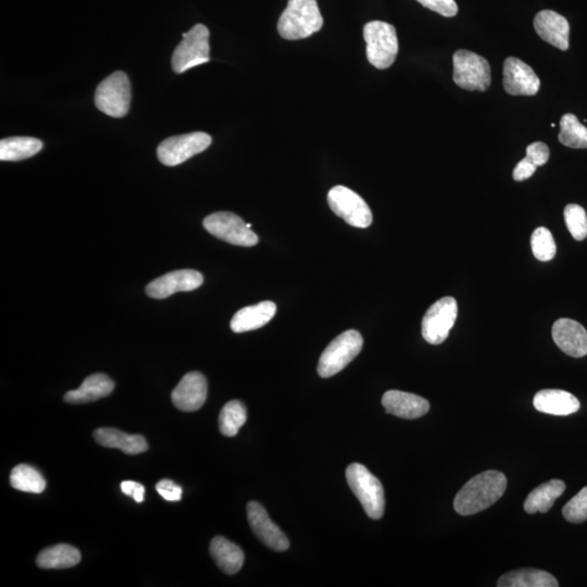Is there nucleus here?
Listing matches in <instances>:
<instances>
[{"instance_id": "1", "label": "nucleus", "mask_w": 587, "mask_h": 587, "mask_svg": "<svg viewBox=\"0 0 587 587\" xmlns=\"http://www.w3.org/2000/svg\"><path fill=\"white\" fill-rule=\"evenodd\" d=\"M507 478L495 470L481 473L465 484L454 501V508L461 516H472L486 511L504 495Z\"/></svg>"}, {"instance_id": "2", "label": "nucleus", "mask_w": 587, "mask_h": 587, "mask_svg": "<svg viewBox=\"0 0 587 587\" xmlns=\"http://www.w3.org/2000/svg\"><path fill=\"white\" fill-rule=\"evenodd\" d=\"M322 27L323 18L317 0H288L277 22L281 38L287 40L307 39Z\"/></svg>"}, {"instance_id": "3", "label": "nucleus", "mask_w": 587, "mask_h": 587, "mask_svg": "<svg viewBox=\"0 0 587 587\" xmlns=\"http://www.w3.org/2000/svg\"><path fill=\"white\" fill-rule=\"evenodd\" d=\"M346 478L350 489L363 504L365 513L371 519L382 518L385 498L382 483L379 478L360 463H353L347 468Z\"/></svg>"}, {"instance_id": "4", "label": "nucleus", "mask_w": 587, "mask_h": 587, "mask_svg": "<svg viewBox=\"0 0 587 587\" xmlns=\"http://www.w3.org/2000/svg\"><path fill=\"white\" fill-rule=\"evenodd\" d=\"M364 38L367 43V58L380 70L390 68L399 54L398 32L394 25L371 22L364 25Z\"/></svg>"}, {"instance_id": "5", "label": "nucleus", "mask_w": 587, "mask_h": 587, "mask_svg": "<svg viewBox=\"0 0 587 587\" xmlns=\"http://www.w3.org/2000/svg\"><path fill=\"white\" fill-rule=\"evenodd\" d=\"M364 338L356 329H348L334 338L321 355L318 373L323 379L333 377L347 367L362 352Z\"/></svg>"}, {"instance_id": "6", "label": "nucleus", "mask_w": 587, "mask_h": 587, "mask_svg": "<svg viewBox=\"0 0 587 587\" xmlns=\"http://www.w3.org/2000/svg\"><path fill=\"white\" fill-rule=\"evenodd\" d=\"M209 30L204 24H196L188 32L183 33L182 42L172 56L175 74H181L194 66L209 63Z\"/></svg>"}, {"instance_id": "7", "label": "nucleus", "mask_w": 587, "mask_h": 587, "mask_svg": "<svg viewBox=\"0 0 587 587\" xmlns=\"http://www.w3.org/2000/svg\"><path fill=\"white\" fill-rule=\"evenodd\" d=\"M131 84L125 72L117 71L97 86V110L112 118H123L130 110Z\"/></svg>"}, {"instance_id": "8", "label": "nucleus", "mask_w": 587, "mask_h": 587, "mask_svg": "<svg viewBox=\"0 0 587 587\" xmlns=\"http://www.w3.org/2000/svg\"><path fill=\"white\" fill-rule=\"evenodd\" d=\"M454 81L462 90L486 92L492 82L491 66L480 55L458 50L454 55Z\"/></svg>"}, {"instance_id": "9", "label": "nucleus", "mask_w": 587, "mask_h": 587, "mask_svg": "<svg viewBox=\"0 0 587 587\" xmlns=\"http://www.w3.org/2000/svg\"><path fill=\"white\" fill-rule=\"evenodd\" d=\"M329 208L337 217L354 228H369L373 221L372 211L362 196L348 188L337 185L328 194Z\"/></svg>"}, {"instance_id": "10", "label": "nucleus", "mask_w": 587, "mask_h": 587, "mask_svg": "<svg viewBox=\"0 0 587 587\" xmlns=\"http://www.w3.org/2000/svg\"><path fill=\"white\" fill-rule=\"evenodd\" d=\"M213 138L207 133L193 132L167 138L158 146L159 162L168 167L179 166L207 149Z\"/></svg>"}, {"instance_id": "11", "label": "nucleus", "mask_w": 587, "mask_h": 587, "mask_svg": "<svg viewBox=\"0 0 587 587\" xmlns=\"http://www.w3.org/2000/svg\"><path fill=\"white\" fill-rule=\"evenodd\" d=\"M204 228L215 238L226 243L251 247L258 244V236L244 220L232 213H215L204 220Z\"/></svg>"}, {"instance_id": "12", "label": "nucleus", "mask_w": 587, "mask_h": 587, "mask_svg": "<svg viewBox=\"0 0 587 587\" xmlns=\"http://www.w3.org/2000/svg\"><path fill=\"white\" fill-rule=\"evenodd\" d=\"M458 316L455 298H441L429 308L422 320V337L432 345L445 342Z\"/></svg>"}, {"instance_id": "13", "label": "nucleus", "mask_w": 587, "mask_h": 587, "mask_svg": "<svg viewBox=\"0 0 587 587\" xmlns=\"http://www.w3.org/2000/svg\"><path fill=\"white\" fill-rule=\"evenodd\" d=\"M247 518L252 532L267 548L276 552H285L290 548L286 535L272 521L259 503L250 502L247 504Z\"/></svg>"}, {"instance_id": "14", "label": "nucleus", "mask_w": 587, "mask_h": 587, "mask_svg": "<svg viewBox=\"0 0 587 587\" xmlns=\"http://www.w3.org/2000/svg\"><path fill=\"white\" fill-rule=\"evenodd\" d=\"M504 87L513 96H534L539 91L540 81L531 66L509 57L504 64Z\"/></svg>"}, {"instance_id": "15", "label": "nucleus", "mask_w": 587, "mask_h": 587, "mask_svg": "<svg viewBox=\"0 0 587 587\" xmlns=\"http://www.w3.org/2000/svg\"><path fill=\"white\" fill-rule=\"evenodd\" d=\"M202 273L195 270H178L167 273L149 283L146 294L154 300H164L179 292H190L203 285Z\"/></svg>"}, {"instance_id": "16", "label": "nucleus", "mask_w": 587, "mask_h": 587, "mask_svg": "<svg viewBox=\"0 0 587 587\" xmlns=\"http://www.w3.org/2000/svg\"><path fill=\"white\" fill-rule=\"evenodd\" d=\"M207 380L200 372H189L180 381L172 391V403L179 410L185 413L202 408L207 399Z\"/></svg>"}, {"instance_id": "17", "label": "nucleus", "mask_w": 587, "mask_h": 587, "mask_svg": "<svg viewBox=\"0 0 587 587\" xmlns=\"http://www.w3.org/2000/svg\"><path fill=\"white\" fill-rule=\"evenodd\" d=\"M552 333L556 345L568 356H586L587 332L582 324L571 319H559L554 323Z\"/></svg>"}, {"instance_id": "18", "label": "nucleus", "mask_w": 587, "mask_h": 587, "mask_svg": "<svg viewBox=\"0 0 587 587\" xmlns=\"http://www.w3.org/2000/svg\"><path fill=\"white\" fill-rule=\"evenodd\" d=\"M534 28L545 42L560 50L569 49L570 25L563 15L552 10H543L535 15Z\"/></svg>"}, {"instance_id": "19", "label": "nucleus", "mask_w": 587, "mask_h": 587, "mask_svg": "<svg viewBox=\"0 0 587 587\" xmlns=\"http://www.w3.org/2000/svg\"><path fill=\"white\" fill-rule=\"evenodd\" d=\"M386 413L401 419H418L429 413L430 404L421 396L401 390H389L383 395Z\"/></svg>"}, {"instance_id": "20", "label": "nucleus", "mask_w": 587, "mask_h": 587, "mask_svg": "<svg viewBox=\"0 0 587 587\" xmlns=\"http://www.w3.org/2000/svg\"><path fill=\"white\" fill-rule=\"evenodd\" d=\"M533 405L539 413L570 416L579 411L581 404L574 395L561 390H543L534 396Z\"/></svg>"}, {"instance_id": "21", "label": "nucleus", "mask_w": 587, "mask_h": 587, "mask_svg": "<svg viewBox=\"0 0 587 587\" xmlns=\"http://www.w3.org/2000/svg\"><path fill=\"white\" fill-rule=\"evenodd\" d=\"M276 305L273 302H262L255 306L240 309L231 320L232 331L245 333L265 327L276 316Z\"/></svg>"}, {"instance_id": "22", "label": "nucleus", "mask_w": 587, "mask_h": 587, "mask_svg": "<svg viewBox=\"0 0 587 587\" xmlns=\"http://www.w3.org/2000/svg\"><path fill=\"white\" fill-rule=\"evenodd\" d=\"M115 390V382L104 373H95L84 380L79 389L70 390L65 395V401L80 405L92 403L107 398Z\"/></svg>"}, {"instance_id": "23", "label": "nucleus", "mask_w": 587, "mask_h": 587, "mask_svg": "<svg viewBox=\"0 0 587 587\" xmlns=\"http://www.w3.org/2000/svg\"><path fill=\"white\" fill-rule=\"evenodd\" d=\"M98 444L108 448H118L127 455H138L148 450V444L142 435L125 434L111 427H102L94 432Z\"/></svg>"}, {"instance_id": "24", "label": "nucleus", "mask_w": 587, "mask_h": 587, "mask_svg": "<svg viewBox=\"0 0 587 587\" xmlns=\"http://www.w3.org/2000/svg\"><path fill=\"white\" fill-rule=\"evenodd\" d=\"M210 554L219 568L226 574H238L243 566V550L225 538L217 537L211 540Z\"/></svg>"}, {"instance_id": "25", "label": "nucleus", "mask_w": 587, "mask_h": 587, "mask_svg": "<svg viewBox=\"0 0 587 587\" xmlns=\"http://www.w3.org/2000/svg\"><path fill=\"white\" fill-rule=\"evenodd\" d=\"M565 489V482L557 478L542 484L529 494L524 502V511L531 514L548 513L554 506L556 499L563 495Z\"/></svg>"}, {"instance_id": "26", "label": "nucleus", "mask_w": 587, "mask_h": 587, "mask_svg": "<svg viewBox=\"0 0 587 587\" xmlns=\"http://www.w3.org/2000/svg\"><path fill=\"white\" fill-rule=\"evenodd\" d=\"M43 142L34 137L14 136L0 142V161L22 162L42 151Z\"/></svg>"}, {"instance_id": "27", "label": "nucleus", "mask_w": 587, "mask_h": 587, "mask_svg": "<svg viewBox=\"0 0 587 587\" xmlns=\"http://www.w3.org/2000/svg\"><path fill=\"white\" fill-rule=\"evenodd\" d=\"M80 561L81 554L74 546L58 544L42 550L36 559V564L43 569H68Z\"/></svg>"}, {"instance_id": "28", "label": "nucleus", "mask_w": 587, "mask_h": 587, "mask_svg": "<svg viewBox=\"0 0 587 587\" xmlns=\"http://www.w3.org/2000/svg\"><path fill=\"white\" fill-rule=\"evenodd\" d=\"M498 587H558V581L546 571L521 569L504 574Z\"/></svg>"}, {"instance_id": "29", "label": "nucleus", "mask_w": 587, "mask_h": 587, "mask_svg": "<svg viewBox=\"0 0 587 587\" xmlns=\"http://www.w3.org/2000/svg\"><path fill=\"white\" fill-rule=\"evenodd\" d=\"M558 140L563 145L574 149L587 148V127L573 113H566L560 120Z\"/></svg>"}, {"instance_id": "30", "label": "nucleus", "mask_w": 587, "mask_h": 587, "mask_svg": "<svg viewBox=\"0 0 587 587\" xmlns=\"http://www.w3.org/2000/svg\"><path fill=\"white\" fill-rule=\"evenodd\" d=\"M247 420L246 407L240 400H231L221 410L219 416L220 432L224 436L233 437L239 434Z\"/></svg>"}, {"instance_id": "31", "label": "nucleus", "mask_w": 587, "mask_h": 587, "mask_svg": "<svg viewBox=\"0 0 587 587\" xmlns=\"http://www.w3.org/2000/svg\"><path fill=\"white\" fill-rule=\"evenodd\" d=\"M12 486L25 493L40 494L46 488V481L42 475L33 467L19 465L13 468L10 476Z\"/></svg>"}, {"instance_id": "32", "label": "nucleus", "mask_w": 587, "mask_h": 587, "mask_svg": "<svg viewBox=\"0 0 587 587\" xmlns=\"http://www.w3.org/2000/svg\"><path fill=\"white\" fill-rule=\"evenodd\" d=\"M531 247L535 258L539 261H550L554 259L556 252H557L553 234L546 228H539L534 231Z\"/></svg>"}, {"instance_id": "33", "label": "nucleus", "mask_w": 587, "mask_h": 587, "mask_svg": "<svg viewBox=\"0 0 587 587\" xmlns=\"http://www.w3.org/2000/svg\"><path fill=\"white\" fill-rule=\"evenodd\" d=\"M565 221L574 240L580 241L587 238V215L583 207L575 204L566 206Z\"/></svg>"}, {"instance_id": "34", "label": "nucleus", "mask_w": 587, "mask_h": 587, "mask_svg": "<svg viewBox=\"0 0 587 587\" xmlns=\"http://www.w3.org/2000/svg\"><path fill=\"white\" fill-rule=\"evenodd\" d=\"M565 520L573 523H582L587 520V486L582 488L576 495L566 503L563 509Z\"/></svg>"}, {"instance_id": "35", "label": "nucleus", "mask_w": 587, "mask_h": 587, "mask_svg": "<svg viewBox=\"0 0 587 587\" xmlns=\"http://www.w3.org/2000/svg\"><path fill=\"white\" fill-rule=\"evenodd\" d=\"M416 2L442 17L452 18L458 13V4L455 0H416Z\"/></svg>"}, {"instance_id": "36", "label": "nucleus", "mask_w": 587, "mask_h": 587, "mask_svg": "<svg viewBox=\"0 0 587 587\" xmlns=\"http://www.w3.org/2000/svg\"><path fill=\"white\" fill-rule=\"evenodd\" d=\"M529 162H531L534 166L540 167L548 163L549 159V148L542 142L531 144L527 148V156Z\"/></svg>"}, {"instance_id": "37", "label": "nucleus", "mask_w": 587, "mask_h": 587, "mask_svg": "<svg viewBox=\"0 0 587 587\" xmlns=\"http://www.w3.org/2000/svg\"><path fill=\"white\" fill-rule=\"evenodd\" d=\"M157 492L168 502H179L182 498V487L171 480H162L156 486Z\"/></svg>"}, {"instance_id": "38", "label": "nucleus", "mask_w": 587, "mask_h": 587, "mask_svg": "<svg viewBox=\"0 0 587 587\" xmlns=\"http://www.w3.org/2000/svg\"><path fill=\"white\" fill-rule=\"evenodd\" d=\"M121 491L127 496H131L136 503H143L145 499V487L142 484L134 481H123Z\"/></svg>"}, {"instance_id": "39", "label": "nucleus", "mask_w": 587, "mask_h": 587, "mask_svg": "<svg viewBox=\"0 0 587 587\" xmlns=\"http://www.w3.org/2000/svg\"><path fill=\"white\" fill-rule=\"evenodd\" d=\"M538 167L534 166L531 162H529L527 158L522 159L516 168L513 170V179L517 182L524 181L532 177V175L537 171Z\"/></svg>"}]
</instances>
